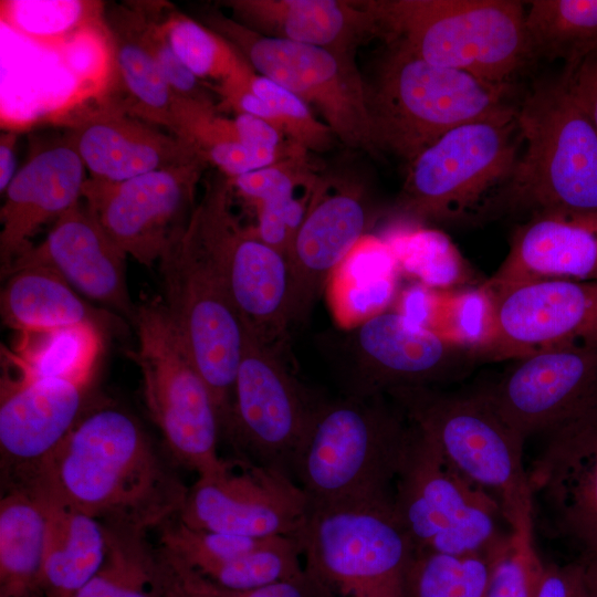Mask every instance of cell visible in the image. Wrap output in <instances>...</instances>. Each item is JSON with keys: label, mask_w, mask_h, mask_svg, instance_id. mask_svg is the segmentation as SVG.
Here are the masks:
<instances>
[{"label": "cell", "mask_w": 597, "mask_h": 597, "mask_svg": "<svg viewBox=\"0 0 597 597\" xmlns=\"http://www.w3.org/2000/svg\"><path fill=\"white\" fill-rule=\"evenodd\" d=\"M18 482L103 524L145 533L177 517L188 492L140 425L116 408L83 416Z\"/></svg>", "instance_id": "1"}, {"label": "cell", "mask_w": 597, "mask_h": 597, "mask_svg": "<svg viewBox=\"0 0 597 597\" xmlns=\"http://www.w3.org/2000/svg\"><path fill=\"white\" fill-rule=\"evenodd\" d=\"M412 432L387 395L324 399L294 465L311 509L394 502Z\"/></svg>", "instance_id": "2"}, {"label": "cell", "mask_w": 597, "mask_h": 597, "mask_svg": "<svg viewBox=\"0 0 597 597\" xmlns=\"http://www.w3.org/2000/svg\"><path fill=\"white\" fill-rule=\"evenodd\" d=\"M516 123L522 154L479 216L597 212V133L564 73L532 86L516 107Z\"/></svg>", "instance_id": "3"}, {"label": "cell", "mask_w": 597, "mask_h": 597, "mask_svg": "<svg viewBox=\"0 0 597 597\" xmlns=\"http://www.w3.org/2000/svg\"><path fill=\"white\" fill-rule=\"evenodd\" d=\"M364 85L377 154L406 164L449 130L515 108L507 102L510 85L431 64L395 42Z\"/></svg>", "instance_id": "4"}, {"label": "cell", "mask_w": 597, "mask_h": 597, "mask_svg": "<svg viewBox=\"0 0 597 597\" xmlns=\"http://www.w3.org/2000/svg\"><path fill=\"white\" fill-rule=\"evenodd\" d=\"M376 36L427 62L510 85L531 61L524 3L515 0H363Z\"/></svg>", "instance_id": "5"}, {"label": "cell", "mask_w": 597, "mask_h": 597, "mask_svg": "<svg viewBox=\"0 0 597 597\" xmlns=\"http://www.w3.org/2000/svg\"><path fill=\"white\" fill-rule=\"evenodd\" d=\"M443 458L500 504L510 531L533 534L534 500L522 440L481 389L404 387L386 394Z\"/></svg>", "instance_id": "6"}, {"label": "cell", "mask_w": 597, "mask_h": 597, "mask_svg": "<svg viewBox=\"0 0 597 597\" xmlns=\"http://www.w3.org/2000/svg\"><path fill=\"white\" fill-rule=\"evenodd\" d=\"M164 306L206 383L227 428L244 342V325L231 300L220 262L189 219L159 260Z\"/></svg>", "instance_id": "7"}, {"label": "cell", "mask_w": 597, "mask_h": 597, "mask_svg": "<svg viewBox=\"0 0 597 597\" xmlns=\"http://www.w3.org/2000/svg\"><path fill=\"white\" fill-rule=\"evenodd\" d=\"M520 143L516 107L449 130L407 164L394 212L417 222L479 216L511 177Z\"/></svg>", "instance_id": "8"}, {"label": "cell", "mask_w": 597, "mask_h": 597, "mask_svg": "<svg viewBox=\"0 0 597 597\" xmlns=\"http://www.w3.org/2000/svg\"><path fill=\"white\" fill-rule=\"evenodd\" d=\"M297 540L327 597H408L416 551L394 502L311 509Z\"/></svg>", "instance_id": "9"}, {"label": "cell", "mask_w": 597, "mask_h": 597, "mask_svg": "<svg viewBox=\"0 0 597 597\" xmlns=\"http://www.w3.org/2000/svg\"><path fill=\"white\" fill-rule=\"evenodd\" d=\"M138 345L130 353L142 373L146 407L175 459L199 476L223 472L221 436L211 394L163 302L147 301L133 318Z\"/></svg>", "instance_id": "10"}, {"label": "cell", "mask_w": 597, "mask_h": 597, "mask_svg": "<svg viewBox=\"0 0 597 597\" xmlns=\"http://www.w3.org/2000/svg\"><path fill=\"white\" fill-rule=\"evenodd\" d=\"M394 510L416 552L488 555L509 533L501 530L505 519L499 502L449 463L415 425L395 481Z\"/></svg>", "instance_id": "11"}, {"label": "cell", "mask_w": 597, "mask_h": 597, "mask_svg": "<svg viewBox=\"0 0 597 597\" xmlns=\"http://www.w3.org/2000/svg\"><path fill=\"white\" fill-rule=\"evenodd\" d=\"M205 25L228 41L255 73L314 106L347 147L378 155L368 117L364 77L353 53L265 36L218 11Z\"/></svg>", "instance_id": "12"}, {"label": "cell", "mask_w": 597, "mask_h": 597, "mask_svg": "<svg viewBox=\"0 0 597 597\" xmlns=\"http://www.w3.org/2000/svg\"><path fill=\"white\" fill-rule=\"evenodd\" d=\"M233 186L212 174L190 218L217 255L244 329L283 357L291 323V268L287 255L240 226L232 212Z\"/></svg>", "instance_id": "13"}, {"label": "cell", "mask_w": 597, "mask_h": 597, "mask_svg": "<svg viewBox=\"0 0 597 597\" xmlns=\"http://www.w3.org/2000/svg\"><path fill=\"white\" fill-rule=\"evenodd\" d=\"M344 395L375 396L436 387L467 376L478 359L397 311H381L325 342Z\"/></svg>", "instance_id": "14"}, {"label": "cell", "mask_w": 597, "mask_h": 597, "mask_svg": "<svg viewBox=\"0 0 597 597\" xmlns=\"http://www.w3.org/2000/svg\"><path fill=\"white\" fill-rule=\"evenodd\" d=\"M323 401L294 377L283 357L245 331L222 436L239 453L238 459L294 479L295 461Z\"/></svg>", "instance_id": "15"}, {"label": "cell", "mask_w": 597, "mask_h": 597, "mask_svg": "<svg viewBox=\"0 0 597 597\" xmlns=\"http://www.w3.org/2000/svg\"><path fill=\"white\" fill-rule=\"evenodd\" d=\"M485 290V289H484ZM478 360L519 359L565 346H597V280H540L488 291Z\"/></svg>", "instance_id": "16"}, {"label": "cell", "mask_w": 597, "mask_h": 597, "mask_svg": "<svg viewBox=\"0 0 597 597\" xmlns=\"http://www.w3.org/2000/svg\"><path fill=\"white\" fill-rule=\"evenodd\" d=\"M208 166L198 159L119 182L92 178L82 197L108 238L126 255L151 266L188 222Z\"/></svg>", "instance_id": "17"}, {"label": "cell", "mask_w": 597, "mask_h": 597, "mask_svg": "<svg viewBox=\"0 0 597 597\" xmlns=\"http://www.w3.org/2000/svg\"><path fill=\"white\" fill-rule=\"evenodd\" d=\"M481 390L524 441L597 416V346H565L515 359Z\"/></svg>", "instance_id": "18"}, {"label": "cell", "mask_w": 597, "mask_h": 597, "mask_svg": "<svg viewBox=\"0 0 597 597\" xmlns=\"http://www.w3.org/2000/svg\"><path fill=\"white\" fill-rule=\"evenodd\" d=\"M237 467L231 461L223 472L198 476L177 519L197 530L297 540L311 512L303 489L277 470L241 459Z\"/></svg>", "instance_id": "19"}, {"label": "cell", "mask_w": 597, "mask_h": 597, "mask_svg": "<svg viewBox=\"0 0 597 597\" xmlns=\"http://www.w3.org/2000/svg\"><path fill=\"white\" fill-rule=\"evenodd\" d=\"M547 442L527 471L533 500L538 496L558 536L579 551H597V416L547 433Z\"/></svg>", "instance_id": "20"}, {"label": "cell", "mask_w": 597, "mask_h": 597, "mask_svg": "<svg viewBox=\"0 0 597 597\" xmlns=\"http://www.w3.org/2000/svg\"><path fill=\"white\" fill-rule=\"evenodd\" d=\"M326 186L320 180L292 241L291 323H304L324 286L371 226L373 210L357 186Z\"/></svg>", "instance_id": "21"}, {"label": "cell", "mask_w": 597, "mask_h": 597, "mask_svg": "<svg viewBox=\"0 0 597 597\" xmlns=\"http://www.w3.org/2000/svg\"><path fill=\"white\" fill-rule=\"evenodd\" d=\"M125 258L86 205L78 201L55 221L40 244L13 261L4 277L24 266L50 268L76 292L133 321L137 306L130 300Z\"/></svg>", "instance_id": "22"}, {"label": "cell", "mask_w": 597, "mask_h": 597, "mask_svg": "<svg viewBox=\"0 0 597 597\" xmlns=\"http://www.w3.org/2000/svg\"><path fill=\"white\" fill-rule=\"evenodd\" d=\"M91 383L7 375L1 380L0 447L23 475L45 459L83 417Z\"/></svg>", "instance_id": "23"}, {"label": "cell", "mask_w": 597, "mask_h": 597, "mask_svg": "<svg viewBox=\"0 0 597 597\" xmlns=\"http://www.w3.org/2000/svg\"><path fill=\"white\" fill-rule=\"evenodd\" d=\"M551 279L597 280V212L528 216L513 230L506 256L481 286L492 291Z\"/></svg>", "instance_id": "24"}, {"label": "cell", "mask_w": 597, "mask_h": 597, "mask_svg": "<svg viewBox=\"0 0 597 597\" xmlns=\"http://www.w3.org/2000/svg\"><path fill=\"white\" fill-rule=\"evenodd\" d=\"M86 168L66 139L33 155L4 191L0 210L2 277L13 261L32 247L46 222L57 220L82 198Z\"/></svg>", "instance_id": "25"}, {"label": "cell", "mask_w": 597, "mask_h": 597, "mask_svg": "<svg viewBox=\"0 0 597 597\" xmlns=\"http://www.w3.org/2000/svg\"><path fill=\"white\" fill-rule=\"evenodd\" d=\"M67 140L92 178L106 182L205 159L192 145L174 134L112 109L87 115L75 125Z\"/></svg>", "instance_id": "26"}, {"label": "cell", "mask_w": 597, "mask_h": 597, "mask_svg": "<svg viewBox=\"0 0 597 597\" xmlns=\"http://www.w3.org/2000/svg\"><path fill=\"white\" fill-rule=\"evenodd\" d=\"M238 22L270 38L353 53L376 36L369 12L359 1L229 0Z\"/></svg>", "instance_id": "27"}, {"label": "cell", "mask_w": 597, "mask_h": 597, "mask_svg": "<svg viewBox=\"0 0 597 597\" xmlns=\"http://www.w3.org/2000/svg\"><path fill=\"white\" fill-rule=\"evenodd\" d=\"M39 492L46 505V535L39 591L44 597H74L105 559L104 524Z\"/></svg>", "instance_id": "28"}, {"label": "cell", "mask_w": 597, "mask_h": 597, "mask_svg": "<svg viewBox=\"0 0 597 597\" xmlns=\"http://www.w3.org/2000/svg\"><path fill=\"white\" fill-rule=\"evenodd\" d=\"M45 535L44 498L28 484L14 483L0 501V595L40 594Z\"/></svg>", "instance_id": "29"}, {"label": "cell", "mask_w": 597, "mask_h": 597, "mask_svg": "<svg viewBox=\"0 0 597 597\" xmlns=\"http://www.w3.org/2000/svg\"><path fill=\"white\" fill-rule=\"evenodd\" d=\"M7 277L1 292V316L17 332L103 324L101 314L50 268L24 266Z\"/></svg>", "instance_id": "30"}, {"label": "cell", "mask_w": 597, "mask_h": 597, "mask_svg": "<svg viewBox=\"0 0 597 597\" xmlns=\"http://www.w3.org/2000/svg\"><path fill=\"white\" fill-rule=\"evenodd\" d=\"M306 154L230 178L233 188L256 207L255 233L286 255L313 195L297 198L295 191L320 180L310 169Z\"/></svg>", "instance_id": "31"}, {"label": "cell", "mask_w": 597, "mask_h": 597, "mask_svg": "<svg viewBox=\"0 0 597 597\" xmlns=\"http://www.w3.org/2000/svg\"><path fill=\"white\" fill-rule=\"evenodd\" d=\"M102 348V326L83 324L18 332L13 348L4 355L19 375L92 383Z\"/></svg>", "instance_id": "32"}, {"label": "cell", "mask_w": 597, "mask_h": 597, "mask_svg": "<svg viewBox=\"0 0 597 597\" xmlns=\"http://www.w3.org/2000/svg\"><path fill=\"white\" fill-rule=\"evenodd\" d=\"M525 11L532 60H561L575 69L597 50V0H533Z\"/></svg>", "instance_id": "33"}, {"label": "cell", "mask_w": 597, "mask_h": 597, "mask_svg": "<svg viewBox=\"0 0 597 597\" xmlns=\"http://www.w3.org/2000/svg\"><path fill=\"white\" fill-rule=\"evenodd\" d=\"M112 33L119 75L134 102L132 113L171 132L176 98L144 40L142 12H114Z\"/></svg>", "instance_id": "34"}, {"label": "cell", "mask_w": 597, "mask_h": 597, "mask_svg": "<svg viewBox=\"0 0 597 597\" xmlns=\"http://www.w3.org/2000/svg\"><path fill=\"white\" fill-rule=\"evenodd\" d=\"M106 555L96 574L74 597H158L154 584V547L145 532L104 524Z\"/></svg>", "instance_id": "35"}, {"label": "cell", "mask_w": 597, "mask_h": 597, "mask_svg": "<svg viewBox=\"0 0 597 597\" xmlns=\"http://www.w3.org/2000/svg\"><path fill=\"white\" fill-rule=\"evenodd\" d=\"M159 21L177 57L200 81L221 83L253 70L228 41L186 14L170 10Z\"/></svg>", "instance_id": "36"}, {"label": "cell", "mask_w": 597, "mask_h": 597, "mask_svg": "<svg viewBox=\"0 0 597 597\" xmlns=\"http://www.w3.org/2000/svg\"><path fill=\"white\" fill-rule=\"evenodd\" d=\"M154 584L158 597H327L306 572L297 578L256 589L226 588L160 545L154 547Z\"/></svg>", "instance_id": "37"}, {"label": "cell", "mask_w": 597, "mask_h": 597, "mask_svg": "<svg viewBox=\"0 0 597 597\" xmlns=\"http://www.w3.org/2000/svg\"><path fill=\"white\" fill-rule=\"evenodd\" d=\"M100 8L92 1H1V21L38 44L59 46L94 22Z\"/></svg>", "instance_id": "38"}, {"label": "cell", "mask_w": 597, "mask_h": 597, "mask_svg": "<svg viewBox=\"0 0 597 597\" xmlns=\"http://www.w3.org/2000/svg\"><path fill=\"white\" fill-rule=\"evenodd\" d=\"M301 555L296 538L276 536L249 554L196 570L226 588L250 590L302 576Z\"/></svg>", "instance_id": "39"}, {"label": "cell", "mask_w": 597, "mask_h": 597, "mask_svg": "<svg viewBox=\"0 0 597 597\" xmlns=\"http://www.w3.org/2000/svg\"><path fill=\"white\" fill-rule=\"evenodd\" d=\"M488 556L416 552L408 574V597H485Z\"/></svg>", "instance_id": "40"}, {"label": "cell", "mask_w": 597, "mask_h": 597, "mask_svg": "<svg viewBox=\"0 0 597 597\" xmlns=\"http://www.w3.org/2000/svg\"><path fill=\"white\" fill-rule=\"evenodd\" d=\"M489 315L490 295L481 285L453 292L432 290L423 327L475 355Z\"/></svg>", "instance_id": "41"}, {"label": "cell", "mask_w": 597, "mask_h": 597, "mask_svg": "<svg viewBox=\"0 0 597 597\" xmlns=\"http://www.w3.org/2000/svg\"><path fill=\"white\" fill-rule=\"evenodd\" d=\"M485 597H536L545 564L533 534L510 531L488 553Z\"/></svg>", "instance_id": "42"}, {"label": "cell", "mask_w": 597, "mask_h": 597, "mask_svg": "<svg viewBox=\"0 0 597 597\" xmlns=\"http://www.w3.org/2000/svg\"><path fill=\"white\" fill-rule=\"evenodd\" d=\"M251 90L271 108L286 139L306 151H326L336 138L331 128L316 119L311 107L295 94L272 80L253 73Z\"/></svg>", "instance_id": "43"}, {"label": "cell", "mask_w": 597, "mask_h": 597, "mask_svg": "<svg viewBox=\"0 0 597 597\" xmlns=\"http://www.w3.org/2000/svg\"><path fill=\"white\" fill-rule=\"evenodd\" d=\"M143 15V36L175 98L213 104L209 87L177 57L163 31L159 19L150 11Z\"/></svg>", "instance_id": "44"}, {"label": "cell", "mask_w": 597, "mask_h": 597, "mask_svg": "<svg viewBox=\"0 0 597 597\" xmlns=\"http://www.w3.org/2000/svg\"><path fill=\"white\" fill-rule=\"evenodd\" d=\"M536 597H590L579 559L545 564Z\"/></svg>", "instance_id": "45"}, {"label": "cell", "mask_w": 597, "mask_h": 597, "mask_svg": "<svg viewBox=\"0 0 597 597\" xmlns=\"http://www.w3.org/2000/svg\"><path fill=\"white\" fill-rule=\"evenodd\" d=\"M568 87L597 133V50L575 69L563 71Z\"/></svg>", "instance_id": "46"}, {"label": "cell", "mask_w": 597, "mask_h": 597, "mask_svg": "<svg viewBox=\"0 0 597 597\" xmlns=\"http://www.w3.org/2000/svg\"><path fill=\"white\" fill-rule=\"evenodd\" d=\"M15 135L2 134L0 138V190L6 191L17 174Z\"/></svg>", "instance_id": "47"}, {"label": "cell", "mask_w": 597, "mask_h": 597, "mask_svg": "<svg viewBox=\"0 0 597 597\" xmlns=\"http://www.w3.org/2000/svg\"><path fill=\"white\" fill-rule=\"evenodd\" d=\"M585 574L590 597H597V551L578 557Z\"/></svg>", "instance_id": "48"}, {"label": "cell", "mask_w": 597, "mask_h": 597, "mask_svg": "<svg viewBox=\"0 0 597 597\" xmlns=\"http://www.w3.org/2000/svg\"><path fill=\"white\" fill-rule=\"evenodd\" d=\"M0 597H4V596L0 595Z\"/></svg>", "instance_id": "49"}]
</instances>
